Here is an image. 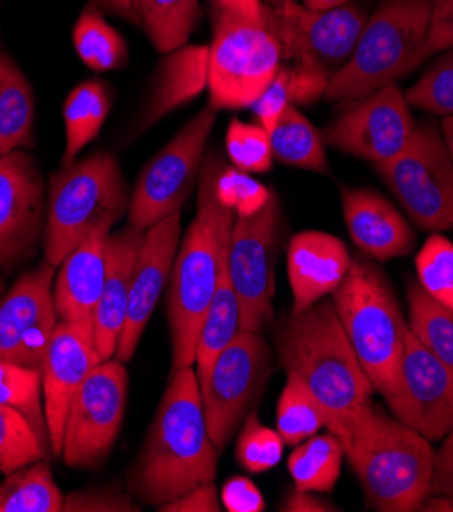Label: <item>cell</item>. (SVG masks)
Here are the masks:
<instances>
[{"label":"cell","mask_w":453,"mask_h":512,"mask_svg":"<svg viewBox=\"0 0 453 512\" xmlns=\"http://www.w3.org/2000/svg\"><path fill=\"white\" fill-rule=\"evenodd\" d=\"M219 449L205 419L194 366L172 372L149 425L143 447L127 476L129 494L143 506H162L188 490L213 482Z\"/></svg>","instance_id":"6da1fadb"},{"label":"cell","mask_w":453,"mask_h":512,"mask_svg":"<svg viewBox=\"0 0 453 512\" xmlns=\"http://www.w3.org/2000/svg\"><path fill=\"white\" fill-rule=\"evenodd\" d=\"M278 366L319 400L327 429L341 441L372 402L374 386L351 347L331 300L284 317L274 329Z\"/></svg>","instance_id":"7a4b0ae2"},{"label":"cell","mask_w":453,"mask_h":512,"mask_svg":"<svg viewBox=\"0 0 453 512\" xmlns=\"http://www.w3.org/2000/svg\"><path fill=\"white\" fill-rule=\"evenodd\" d=\"M225 168L223 153L207 149L196 184V215L182 241L168 282V323L172 339V372L194 366L196 341L203 327L229 251L235 213L219 202L215 182Z\"/></svg>","instance_id":"3957f363"},{"label":"cell","mask_w":453,"mask_h":512,"mask_svg":"<svg viewBox=\"0 0 453 512\" xmlns=\"http://www.w3.org/2000/svg\"><path fill=\"white\" fill-rule=\"evenodd\" d=\"M341 443L368 508L421 510L435 472V449L427 437L372 400Z\"/></svg>","instance_id":"277c9868"},{"label":"cell","mask_w":453,"mask_h":512,"mask_svg":"<svg viewBox=\"0 0 453 512\" xmlns=\"http://www.w3.org/2000/svg\"><path fill=\"white\" fill-rule=\"evenodd\" d=\"M131 190L111 151H92L62 166L47 184L43 227L45 260L60 266L82 241L111 229L127 215Z\"/></svg>","instance_id":"5b68a950"},{"label":"cell","mask_w":453,"mask_h":512,"mask_svg":"<svg viewBox=\"0 0 453 512\" xmlns=\"http://www.w3.org/2000/svg\"><path fill=\"white\" fill-rule=\"evenodd\" d=\"M370 17L364 0L333 9H309L302 3L266 7L264 23L282 45L296 105H313L327 92L329 78L349 60Z\"/></svg>","instance_id":"8992f818"},{"label":"cell","mask_w":453,"mask_h":512,"mask_svg":"<svg viewBox=\"0 0 453 512\" xmlns=\"http://www.w3.org/2000/svg\"><path fill=\"white\" fill-rule=\"evenodd\" d=\"M431 0H378L349 60L329 78L323 100H360L415 72L427 37Z\"/></svg>","instance_id":"52a82bcc"},{"label":"cell","mask_w":453,"mask_h":512,"mask_svg":"<svg viewBox=\"0 0 453 512\" xmlns=\"http://www.w3.org/2000/svg\"><path fill=\"white\" fill-rule=\"evenodd\" d=\"M331 302L374 392L384 398L394 386L409 333L386 274L364 258L351 260Z\"/></svg>","instance_id":"ba28073f"},{"label":"cell","mask_w":453,"mask_h":512,"mask_svg":"<svg viewBox=\"0 0 453 512\" xmlns=\"http://www.w3.org/2000/svg\"><path fill=\"white\" fill-rule=\"evenodd\" d=\"M282 64V45L264 21L213 9L207 84L213 109H249L276 78Z\"/></svg>","instance_id":"9c48e42d"},{"label":"cell","mask_w":453,"mask_h":512,"mask_svg":"<svg viewBox=\"0 0 453 512\" xmlns=\"http://www.w3.org/2000/svg\"><path fill=\"white\" fill-rule=\"evenodd\" d=\"M374 168L419 229L441 233L453 227V162L435 123H417L407 147Z\"/></svg>","instance_id":"30bf717a"},{"label":"cell","mask_w":453,"mask_h":512,"mask_svg":"<svg viewBox=\"0 0 453 512\" xmlns=\"http://www.w3.org/2000/svg\"><path fill=\"white\" fill-rule=\"evenodd\" d=\"M217 113L211 105L200 109L145 164L131 190L129 225L147 231L151 225L182 211L198 184Z\"/></svg>","instance_id":"8fae6325"},{"label":"cell","mask_w":453,"mask_h":512,"mask_svg":"<svg viewBox=\"0 0 453 512\" xmlns=\"http://www.w3.org/2000/svg\"><path fill=\"white\" fill-rule=\"evenodd\" d=\"M272 372V349L260 331L241 329L215 357L200 380V396L209 435L219 451L231 443L245 417L256 411Z\"/></svg>","instance_id":"7c38bea8"},{"label":"cell","mask_w":453,"mask_h":512,"mask_svg":"<svg viewBox=\"0 0 453 512\" xmlns=\"http://www.w3.org/2000/svg\"><path fill=\"white\" fill-rule=\"evenodd\" d=\"M129 396V374L117 357L103 360L76 392L64 429L62 459L74 470H98L117 443Z\"/></svg>","instance_id":"4fadbf2b"},{"label":"cell","mask_w":453,"mask_h":512,"mask_svg":"<svg viewBox=\"0 0 453 512\" xmlns=\"http://www.w3.org/2000/svg\"><path fill=\"white\" fill-rule=\"evenodd\" d=\"M282 209L276 194L254 217H235L229 243V276L241 306V329L260 331L274 319V262Z\"/></svg>","instance_id":"5bb4252c"},{"label":"cell","mask_w":453,"mask_h":512,"mask_svg":"<svg viewBox=\"0 0 453 512\" xmlns=\"http://www.w3.org/2000/svg\"><path fill=\"white\" fill-rule=\"evenodd\" d=\"M345 109L325 129V145L374 166L390 162L411 141L417 121L398 84L384 86Z\"/></svg>","instance_id":"9a60e30c"},{"label":"cell","mask_w":453,"mask_h":512,"mask_svg":"<svg viewBox=\"0 0 453 512\" xmlns=\"http://www.w3.org/2000/svg\"><path fill=\"white\" fill-rule=\"evenodd\" d=\"M384 402L398 421L431 443L453 431V370L437 360L411 329L394 386Z\"/></svg>","instance_id":"2e32d148"},{"label":"cell","mask_w":453,"mask_h":512,"mask_svg":"<svg viewBox=\"0 0 453 512\" xmlns=\"http://www.w3.org/2000/svg\"><path fill=\"white\" fill-rule=\"evenodd\" d=\"M56 266L47 260L25 272L0 300V360L41 368L60 323L54 302Z\"/></svg>","instance_id":"e0dca14e"},{"label":"cell","mask_w":453,"mask_h":512,"mask_svg":"<svg viewBox=\"0 0 453 512\" xmlns=\"http://www.w3.org/2000/svg\"><path fill=\"white\" fill-rule=\"evenodd\" d=\"M47 186L25 149L0 156V268L15 270L43 241Z\"/></svg>","instance_id":"ac0fdd59"},{"label":"cell","mask_w":453,"mask_h":512,"mask_svg":"<svg viewBox=\"0 0 453 512\" xmlns=\"http://www.w3.org/2000/svg\"><path fill=\"white\" fill-rule=\"evenodd\" d=\"M100 362L103 360L94 343L92 321L58 323L39 368L47 441L54 455H62L70 404L86 376Z\"/></svg>","instance_id":"d6986e66"},{"label":"cell","mask_w":453,"mask_h":512,"mask_svg":"<svg viewBox=\"0 0 453 512\" xmlns=\"http://www.w3.org/2000/svg\"><path fill=\"white\" fill-rule=\"evenodd\" d=\"M182 241V213H172L145 231L139 258L133 270L127 319L115 357L127 364L139 347V341L154 315L160 296L170 282L172 266Z\"/></svg>","instance_id":"ffe728a7"},{"label":"cell","mask_w":453,"mask_h":512,"mask_svg":"<svg viewBox=\"0 0 453 512\" xmlns=\"http://www.w3.org/2000/svg\"><path fill=\"white\" fill-rule=\"evenodd\" d=\"M351 268L347 245L325 231L296 233L286 251V272L292 292V315L331 296Z\"/></svg>","instance_id":"44dd1931"},{"label":"cell","mask_w":453,"mask_h":512,"mask_svg":"<svg viewBox=\"0 0 453 512\" xmlns=\"http://www.w3.org/2000/svg\"><path fill=\"white\" fill-rule=\"evenodd\" d=\"M341 211L347 231L374 262L405 258L417 245V233L390 200L366 188H341Z\"/></svg>","instance_id":"7402d4cb"},{"label":"cell","mask_w":453,"mask_h":512,"mask_svg":"<svg viewBox=\"0 0 453 512\" xmlns=\"http://www.w3.org/2000/svg\"><path fill=\"white\" fill-rule=\"evenodd\" d=\"M145 231L133 225L109 235L107 243V276L92 315L94 343L100 360H111L117 353L119 339L127 319L129 290L133 270L143 245Z\"/></svg>","instance_id":"603a6c76"},{"label":"cell","mask_w":453,"mask_h":512,"mask_svg":"<svg viewBox=\"0 0 453 512\" xmlns=\"http://www.w3.org/2000/svg\"><path fill=\"white\" fill-rule=\"evenodd\" d=\"M209 84V45H182L164 54L141 111L131 129V139L166 119L176 109L188 105Z\"/></svg>","instance_id":"cb8c5ba5"},{"label":"cell","mask_w":453,"mask_h":512,"mask_svg":"<svg viewBox=\"0 0 453 512\" xmlns=\"http://www.w3.org/2000/svg\"><path fill=\"white\" fill-rule=\"evenodd\" d=\"M111 233H98L72 249L54 278V302L60 321H92L107 276V243Z\"/></svg>","instance_id":"d4e9b609"},{"label":"cell","mask_w":453,"mask_h":512,"mask_svg":"<svg viewBox=\"0 0 453 512\" xmlns=\"http://www.w3.org/2000/svg\"><path fill=\"white\" fill-rule=\"evenodd\" d=\"M35 96L31 82L0 45V156L33 147Z\"/></svg>","instance_id":"484cf974"},{"label":"cell","mask_w":453,"mask_h":512,"mask_svg":"<svg viewBox=\"0 0 453 512\" xmlns=\"http://www.w3.org/2000/svg\"><path fill=\"white\" fill-rule=\"evenodd\" d=\"M239 331H241V306L229 276V251H227L219 268L213 300L209 304V311L205 315L203 327H200L198 341H196L194 370H196L198 382L207 376L209 368L215 362V357L237 337Z\"/></svg>","instance_id":"4316f807"},{"label":"cell","mask_w":453,"mask_h":512,"mask_svg":"<svg viewBox=\"0 0 453 512\" xmlns=\"http://www.w3.org/2000/svg\"><path fill=\"white\" fill-rule=\"evenodd\" d=\"M113 107L111 88L103 80L78 84L64 100L66 143L62 166L74 164L80 153L98 137Z\"/></svg>","instance_id":"83f0119b"},{"label":"cell","mask_w":453,"mask_h":512,"mask_svg":"<svg viewBox=\"0 0 453 512\" xmlns=\"http://www.w3.org/2000/svg\"><path fill=\"white\" fill-rule=\"evenodd\" d=\"M343 459V443L331 431L294 445L288 457V472L294 488L329 494L341 476Z\"/></svg>","instance_id":"f1b7e54d"},{"label":"cell","mask_w":453,"mask_h":512,"mask_svg":"<svg viewBox=\"0 0 453 512\" xmlns=\"http://www.w3.org/2000/svg\"><path fill=\"white\" fill-rule=\"evenodd\" d=\"M274 158L290 168L329 174L325 139L319 129L290 105L270 133Z\"/></svg>","instance_id":"f546056e"},{"label":"cell","mask_w":453,"mask_h":512,"mask_svg":"<svg viewBox=\"0 0 453 512\" xmlns=\"http://www.w3.org/2000/svg\"><path fill=\"white\" fill-rule=\"evenodd\" d=\"M0 512H64V494L45 457L0 482Z\"/></svg>","instance_id":"4dcf8cb0"},{"label":"cell","mask_w":453,"mask_h":512,"mask_svg":"<svg viewBox=\"0 0 453 512\" xmlns=\"http://www.w3.org/2000/svg\"><path fill=\"white\" fill-rule=\"evenodd\" d=\"M78 58L94 72L121 70L129 62V47L123 35L107 23L105 13L88 5L72 31Z\"/></svg>","instance_id":"1f68e13d"},{"label":"cell","mask_w":453,"mask_h":512,"mask_svg":"<svg viewBox=\"0 0 453 512\" xmlns=\"http://www.w3.org/2000/svg\"><path fill=\"white\" fill-rule=\"evenodd\" d=\"M139 27L160 54L188 43L200 19L198 0H137Z\"/></svg>","instance_id":"d6a6232c"},{"label":"cell","mask_w":453,"mask_h":512,"mask_svg":"<svg viewBox=\"0 0 453 512\" xmlns=\"http://www.w3.org/2000/svg\"><path fill=\"white\" fill-rule=\"evenodd\" d=\"M407 298L411 333L453 370V311L427 294L419 280L409 282Z\"/></svg>","instance_id":"836d02e7"},{"label":"cell","mask_w":453,"mask_h":512,"mask_svg":"<svg viewBox=\"0 0 453 512\" xmlns=\"http://www.w3.org/2000/svg\"><path fill=\"white\" fill-rule=\"evenodd\" d=\"M327 427V417L319 400L296 376H286L278 398L276 431L286 445H298Z\"/></svg>","instance_id":"e575fe53"},{"label":"cell","mask_w":453,"mask_h":512,"mask_svg":"<svg viewBox=\"0 0 453 512\" xmlns=\"http://www.w3.org/2000/svg\"><path fill=\"white\" fill-rule=\"evenodd\" d=\"M0 406L19 413L49 447L39 368L0 360Z\"/></svg>","instance_id":"d590c367"},{"label":"cell","mask_w":453,"mask_h":512,"mask_svg":"<svg viewBox=\"0 0 453 512\" xmlns=\"http://www.w3.org/2000/svg\"><path fill=\"white\" fill-rule=\"evenodd\" d=\"M284 439L278 431L266 427L258 413L251 411L239 427L235 457L237 464L249 474H264L276 468L284 453Z\"/></svg>","instance_id":"8d00e7d4"},{"label":"cell","mask_w":453,"mask_h":512,"mask_svg":"<svg viewBox=\"0 0 453 512\" xmlns=\"http://www.w3.org/2000/svg\"><path fill=\"white\" fill-rule=\"evenodd\" d=\"M47 443L15 411L0 406V474H11L45 457Z\"/></svg>","instance_id":"74e56055"},{"label":"cell","mask_w":453,"mask_h":512,"mask_svg":"<svg viewBox=\"0 0 453 512\" xmlns=\"http://www.w3.org/2000/svg\"><path fill=\"white\" fill-rule=\"evenodd\" d=\"M225 149L231 164L247 174H266L272 170L274 151L270 133L258 123L233 119L225 133Z\"/></svg>","instance_id":"f35d334b"},{"label":"cell","mask_w":453,"mask_h":512,"mask_svg":"<svg viewBox=\"0 0 453 512\" xmlns=\"http://www.w3.org/2000/svg\"><path fill=\"white\" fill-rule=\"evenodd\" d=\"M415 266L423 290L453 311V243L433 233L419 249Z\"/></svg>","instance_id":"ab89813d"},{"label":"cell","mask_w":453,"mask_h":512,"mask_svg":"<svg viewBox=\"0 0 453 512\" xmlns=\"http://www.w3.org/2000/svg\"><path fill=\"white\" fill-rule=\"evenodd\" d=\"M407 102L435 117L453 115V49L443 51L405 92Z\"/></svg>","instance_id":"60d3db41"},{"label":"cell","mask_w":453,"mask_h":512,"mask_svg":"<svg viewBox=\"0 0 453 512\" xmlns=\"http://www.w3.org/2000/svg\"><path fill=\"white\" fill-rule=\"evenodd\" d=\"M215 190L219 202L229 211H233L235 217L258 215L274 194L268 186L235 166H225L219 172Z\"/></svg>","instance_id":"b9f144b4"},{"label":"cell","mask_w":453,"mask_h":512,"mask_svg":"<svg viewBox=\"0 0 453 512\" xmlns=\"http://www.w3.org/2000/svg\"><path fill=\"white\" fill-rule=\"evenodd\" d=\"M141 504L119 486L76 490L64 496V512H139Z\"/></svg>","instance_id":"7bdbcfd3"},{"label":"cell","mask_w":453,"mask_h":512,"mask_svg":"<svg viewBox=\"0 0 453 512\" xmlns=\"http://www.w3.org/2000/svg\"><path fill=\"white\" fill-rule=\"evenodd\" d=\"M294 105L292 102V90H290V72L286 64H282L276 78L268 84V88L258 96V100L249 109L254 111V117L258 125H262L268 133L278 125L286 109Z\"/></svg>","instance_id":"ee69618b"},{"label":"cell","mask_w":453,"mask_h":512,"mask_svg":"<svg viewBox=\"0 0 453 512\" xmlns=\"http://www.w3.org/2000/svg\"><path fill=\"white\" fill-rule=\"evenodd\" d=\"M435 451V472L431 494L421 504V510H451L453 512V431L441 439Z\"/></svg>","instance_id":"f6af8a7d"},{"label":"cell","mask_w":453,"mask_h":512,"mask_svg":"<svg viewBox=\"0 0 453 512\" xmlns=\"http://www.w3.org/2000/svg\"><path fill=\"white\" fill-rule=\"evenodd\" d=\"M453 49V0H431L427 37L421 51V62Z\"/></svg>","instance_id":"bcb514c9"},{"label":"cell","mask_w":453,"mask_h":512,"mask_svg":"<svg viewBox=\"0 0 453 512\" xmlns=\"http://www.w3.org/2000/svg\"><path fill=\"white\" fill-rule=\"evenodd\" d=\"M221 504L227 512H264L266 498L262 490L243 476L229 478L221 488Z\"/></svg>","instance_id":"7dc6e473"},{"label":"cell","mask_w":453,"mask_h":512,"mask_svg":"<svg viewBox=\"0 0 453 512\" xmlns=\"http://www.w3.org/2000/svg\"><path fill=\"white\" fill-rule=\"evenodd\" d=\"M221 496L217 492L215 480L205 482L186 494L166 502L160 506L162 512H219L221 510Z\"/></svg>","instance_id":"c3c4849f"},{"label":"cell","mask_w":453,"mask_h":512,"mask_svg":"<svg viewBox=\"0 0 453 512\" xmlns=\"http://www.w3.org/2000/svg\"><path fill=\"white\" fill-rule=\"evenodd\" d=\"M278 510H284V512H333L337 508L331 502L319 498L317 492L294 488L284 496Z\"/></svg>","instance_id":"681fc988"},{"label":"cell","mask_w":453,"mask_h":512,"mask_svg":"<svg viewBox=\"0 0 453 512\" xmlns=\"http://www.w3.org/2000/svg\"><path fill=\"white\" fill-rule=\"evenodd\" d=\"M211 3H213V9L235 13L251 21H264V11H266L264 0H211Z\"/></svg>","instance_id":"f907efd6"},{"label":"cell","mask_w":453,"mask_h":512,"mask_svg":"<svg viewBox=\"0 0 453 512\" xmlns=\"http://www.w3.org/2000/svg\"><path fill=\"white\" fill-rule=\"evenodd\" d=\"M90 5L100 9L105 15H113L127 23L139 25L137 0H90Z\"/></svg>","instance_id":"816d5d0a"},{"label":"cell","mask_w":453,"mask_h":512,"mask_svg":"<svg viewBox=\"0 0 453 512\" xmlns=\"http://www.w3.org/2000/svg\"><path fill=\"white\" fill-rule=\"evenodd\" d=\"M439 129H441V135H443L445 147H447V151H449V158H451V162H453V115L441 117Z\"/></svg>","instance_id":"f5cc1de1"},{"label":"cell","mask_w":453,"mask_h":512,"mask_svg":"<svg viewBox=\"0 0 453 512\" xmlns=\"http://www.w3.org/2000/svg\"><path fill=\"white\" fill-rule=\"evenodd\" d=\"M302 5L309 7V9H333V7H341V5H347L351 3V0H300Z\"/></svg>","instance_id":"db71d44e"},{"label":"cell","mask_w":453,"mask_h":512,"mask_svg":"<svg viewBox=\"0 0 453 512\" xmlns=\"http://www.w3.org/2000/svg\"><path fill=\"white\" fill-rule=\"evenodd\" d=\"M288 3H296V0H264V5H266V7H272V9L282 7V5H288Z\"/></svg>","instance_id":"11a10c76"},{"label":"cell","mask_w":453,"mask_h":512,"mask_svg":"<svg viewBox=\"0 0 453 512\" xmlns=\"http://www.w3.org/2000/svg\"><path fill=\"white\" fill-rule=\"evenodd\" d=\"M5 292H7V286H5V280H3V274H0V300H3V296H5Z\"/></svg>","instance_id":"9f6ffc18"}]
</instances>
